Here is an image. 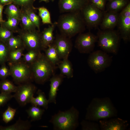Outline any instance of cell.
I'll use <instances>...</instances> for the list:
<instances>
[{
    "instance_id": "1",
    "label": "cell",
    "mask_w": 130,
    "mask_h": 130,
    "mask_svg": "<svg viewBox=\"0 0 130 130\" xmlns=\"http://www.w3.org/2000/svg\"><path fill=\"white\" fill-rule=\"evenodd\" d=\"M117 111L108 97L93 99L86 109L85 120L97 121L117 115Z\"/></svg>"
},
{
    "instance_id": "2",
    "label": "cell",
    "mask_w": 130,
    "mask_h": 130,
    "mask_svg": "<svg viewBox=\"0 0 130 130\" xmlns=\"http://www.w3.org/2000/svg\"><path fill=\"white\" fill-rule=\"evenodd\" d=\"M57 23L61 34L70 39L82 32L86 26L80 11L63 14L59 16Z\"/></svg>"
},
{
    "instance_id": "3",
    "label": "cell",
    "mask_w": 130,
    "mask_h": 130,
    "mask_svg": "<svg viewBox=\"0 0 130 130\" xmlns=\"http://www.w3.org/2000/svg\"><path fill=\"white\" fill-rule=\"evenodd\" d=\"M79 112L73 106L65 111L59 110L49 122L55 130H75L79 125Z\"/></svg>"
},
{
    "instance_id": "4",
    "label": "cell",
    "mask_w": 130,
    "mask_h": 130,
    "mask_svg": "<svg viewBox=\"0 0 130 130\" xmlns=\"http://www.w3.org/2000/svg\"><path fill=\"white\" fill-rule=\"evenodd\" d=\"M31 65L33 79L37 84H44L54 75L55 67L47 59L45 54L41 53Z\"/></svg>"
},
{
    "instance_id": "5",
    "label": "cell",
    "mask_w": 130,
    "mask_h": 130,
    "mask_svg": "<svg viewBox=\"0 0 130 130\" xmlns=\"http://www.w3.org/2000/svg\"><path fill=\"white\" fill-rule=\"evenodd\" d=\"M97 36L98 45L103 51L117 54L120 38L118 31L113 29L99 30Z\"/></svg>"
},
{
    "instance_id": "6",
    "label": "cell",
    "mask_w": 130,
    "mask_h": 130,
    "mask_svg": "<svg viewBox=\"0 0 130 130\" xmlns=\"http://www.w3.org/2000/svg\"><path fill=\"white\" fill-rule=\"evenodd\" d=\"M9 65L10 75L16 83L20 84L33 80L31 67L25 62H9Z\"/></svg>"
},
{
    "instance_id": "7",
    "label": "cell",
    "mask_w": 130,
    "mask_h": 130,
    "mask_svg": "<svg viewBox=\"0 0 130 130\" xmlns=\"http://www.w3.org/2000/svg\"><path fill=\"white\" fill-rule=\"evenodd\" d=\"M112 61V57L101 50L90 53L87 60L89 66L96 73L104 71L110 65Z\"/></svg>"
},
{
    "instance_id": "8",
    "label": "cell",
    "mask_w": 130,
    "mask_h": 130,
    "mask_svg": "<svg viewBox=\"0 0 130 130\" xmlns=\"http://www.w3.org/2000/svg\"><path fill=\"white\" fill-rule=\"evenodd\" d=\"M103 11L88 2L80 12L86 26L92 28L97 27L100 25L104 14Z\"/></svg>"
},
{
    "instance_id": "9",
    "label": "cell",
    "mask_w": 130,
    "mask_h": 130,
    "mask_svg": "<svg viewBox=\"0 0 130 130\" xmlns=\"http://www.w3.org/2000/svg\"><path fill=\"white\" fill-rule=\"evenodd\" d=\"M97 41V36L90 32H82L77 37L75 46L80 53H90L93 51Z\"/></svg>"
},
{
    "instance_id": "10",
    "label": "cell",
    "mask_w": 130,
    "mask_h": 130,
    "mask_svg": "<svg viewBox=\"0 0 130 130\" xmlns=\"http://www.w3.org/2000/svg\"><path fill=\"white\" fill-rule=\"evenodd\" d=\"M36 90V87L30 82L21 84L17 86V90L13 95L17 102L22 106L30 103Z\"/></svg>"
},
{
    "instance_id": "11",
    "label": "cell",
    "mask_w": 130,
    "mask_h": 130,
    "mask_svg": "<svg viewBox=\"0 0 130 130\" xmlns=\"http://www.w3.org/2000/svg\"><path fill=\"white\" fill-rule=\"evenodd\" d=\"M120 38L125 42L130 39V4L129 3L119 14L117 26Z\"/></svg>"
},
{
    "instance_id": "12",
    "label": "cell",
    "mask_w": 130,
    "mask_h": 130,
    "mask_svg": "<svg viewBox=\"0 0 130 130\" xmlns=\"http://www.w3.org/2000/svg\"><path fill=\"white\" fill-rule=\"evenodd\" d=\"M19 32L24 47L29 50L40 51L42 49L40 31L36 30L28 31L23 29Z\"/></svg>"
},
{
    "instance_id": "13",
    "label": "cell",
    "mask_w": 130,
    "mask_h": 130,
    "mask_svg": "<svg viewBox=\"0 0 130 130\" xmlns=\"http://www.w3.org/2000/svg\"><path fill=\"white\" fill-rule=\"evenodd\" d=\"M53 43L60 59L68 58L72 46L70 38L60 34L56 36Z\"/></svg>"
},
{
    "instance_id": "14",
    "label": "cell",
    "mask_w": 130,
    "mask_h": 130,
    "mask_svg": "<svg viewBox=\"0 0 130 130\" xmlns=\"http://www.w3.org/2000/svg\"><path fill=\"white\" fill-rule=\"evenodd\" d=\"M88 3L87 0H59L58 6L60 13L80 12Z\"/></svg>"
},
{
    "instance_id": "15",
    "label": "cell",
    "mask_w": 130,
    "mask_h": 130,
    "mask_svg": "<svg viewBox=\"0 0 130 130\" xmlns=\"http://www.w3.org/2000/svg\"><path fill=\"white\" fill-rule=\"evenodd\" d=\"M99 124L101 130H125L129 125L127 121L119 118L100 120Z\"/></svg>"
},
{
    "instance_id": "16",
    "label": "cell",
    "mask_w": 130,
    "mask_h": 130,
    "mask_svg": "<svg viewBox=\"0 0 130 130\" xmlns=\"http://www.w3.org/2000/svg\"><path fill=\"white\" fill-rule=\"evenodd\" d=\"M119 15L118 12H106L100 24L101 28L103 30L113 29L117 25Z\"/></svg>"
},
{
    "instance_id": "17",
    "label": "cell",
    "mask_w": 130,
    "mask_h": 130,
    "mask_svg": "<svg viewBox=\"0 0 130 130\" xmlns=\"http://www.w3.org/2000/svg\"><path fill=\"white\" fill-rule=\"evenodd\" d=\"M65 77L60 74L59 75H54L50 79V89L48 99L49 103L56 104V97L58 88L61 84Z\"/></svg>"
},
{
    "instance_id": "18",
    "label": "cell",
    "mask_w": 130,
    "mask_h": 130,
    "mask_svg": "<svg viewBox=\"0 0 130 130\" xmlns=\"http://www.w3.org/2000/svg\"><path fill=\"white\" fill-rule=\"evenodd\" d=\"M57 22L45 28L40 33L42 49H45L50 45L52 44L54 41L53 32L57 25Z\"/></svg>"
},
{
    "instance_id": "19",
    "label": "cell",
    "mask_w": 130,
    "mask_h": 130,
    "mask_svg": "<svg viewBox=\"0 0 130 130\" xmlns=\"http://www.w3.org/2000/svg\"><path fill=\"white\" fill-rule=\"evenodd\" d=\"M32 127L31 122L24 120L19 117L14 124L6 126H0V130H28Z\"/></svg>"
},
{
    "instance_id": "20",
    "label": "cell",
    "mask_w": 130,
    "mask_h": 130,
    "mask_svg": "<svg viewBox=\"0 0 130 130\" xmlns=\"http://www.w3.org/2000/svg\"><path fill=\"white\" fill-rule=\"evenodd\" d=\"M45 50V55L47 59L55 67L58 65L61 61L53 44L49 46Z\"/></svg>"
},
{
    "instance_id": "21",
    "label": "cell",
    "mask_w": 130,
    "mask_h": 130,
    "mask_svg": "<svg viewBox=\"0 0 130 130\" xmlns=\"http://www.w3.org/2000/svg\"><path fill=\"white\" fill-rule=\"evenodd\" d=\"M36 92L37 96L36 98L32 97L30 100V103L32 105L42 107L47 110L48 108L49 103L44 93L40 89H39Z\"/></svg>"
},
{
    "instance_id": "22",
    "label": "cell",
    "mask_w": 130,
    "mask_h": 130,
    "mask_svg": "<svg viewBox=\"0 0 130 130\" xmlns=\"http://www.w3.org/2000/svg\"><path fill=\"white\" fill-rule=\"evenodd\" d=\"M60 74L69 78L73 77L72 65L68 58L63 59L58 65Z\"/></svg>"
},
{
    "instance_id": "23",
    "label": "cell",
    "mask_w": 130,
    "mask_h": 130,
    "mask_svg": "<svg viewBox=\"0 0 130 130\" xmlns=\"http://www.w3.org/2000/svg\"><path fill=\"white\" fill-rule=\"evenodd\" d=\"M21 9L20 20L23 27V30L28 31L36 30V26L30 20L26 13L21 8Z\"/></svg>"
},
{
    "instance_id": "24",
    "label": "cell",
    "mask_w": 130,
    "mask_h": 130,
    "mask_svg": "<svg viewBox=\"0 0 130 130\" xmlns=\"http://www.w3.org/2000/svg\"><path fill=\"white\" fill-rule=\"evenodd\" d=\"M45 111L44 109H41L40 107L32 105L26 110V111L32 122L40 120Z\"/></svg>"
},
{
    "instance_id": "25",
    "label": "cell",
    "mask_w": 130,
    "mask_h": 130,
    "mask_svg": "<svg viewBox=\"0 0 130 130\" xmlns=\"http://www.w3.org/2000/svg\"><path fill=\"white\" fill-rule=\"evenodd\" d=\"M5 43L10 51L24 47L21 38L19 35L13 36Z\"/></svg>"
},
{
    "instance_id": "26",
    "label": "cell",
    "mask_w": 130,
    "mask_h": 130,
    "mask_svg": "<svg viewBox=\"0 0 130 130\" xmlns=\"http://www.w3.org/2000/svg\"><path fill=\"white\" fill-rule=\"evenodd\" d=\"M17 86L11 81L6 79L1 80L0 81V91L1 93L11 94L15 92Z\"/></svg>"
},
{
    "instance_id": "27",
    "label": "cell",
    "mask_w": 130,
    "mask_h": 130,
    "mask_svg": "<svg viewBox=\"0 0 130 130\" xmlns=\"http://www.w3.org/2000/svg\"><path fill=\"white\" fill-rule=\"evenodd\" d=\"M110 1L108 11L118 12L127 5V0H111Z\"/></svg>"
},
{
    "instance_id": "28",
    "label": "cell",
    "mask_w": 130,
    "mask_h": 130,
    "mask_svg": "<svg viewBox=\"0 0 130 130\" xmlns=\"http://www.w3.org/2000/svg\"><path fill=\"white\" fill-rule=\"evenodd\" d=\"M16 5L12 3L7 5L4 13L7 17H12L20 19L21 9Z\"/></svg>"
},
{
    "instance_id": "29",
    "label": "cell",
    "mask_w": 130,
    "mask_h": 130,
    "mask_svg": "<svg viewBox=\"0 0 130 130\" xmlns=\"http://www.w3.org/2000/svg\"><path fill=\"white\" fill-rule=\"evenodd\" d=\"M20 21V19L12 17H7V20L0 24L1 26L12 31L13 32L17 31V29Z\"/></svg>"
},
{
    "instance_id": "30",
    "label": "cell",
    "mask_w": 130,
    "mask_h": 130,
    "mask_svg": "<svg viewBox=\"0 0 130 130\" xmlns=\"http://www.w3.org/2000/svg\"><path fill=\"white\" fill-rule=\"evenodd\" d=\"M36 9L38 10L39 16L41 18L43 24L51 25L52 23L51 21L50 13L46 8L43 6Z\"/></svg>"
},
{
    "instance_id": "31",
    "label": "cell",
    "mask_w": 130,
    "mask_h": 130,
    "mask_svg": "<svg viewBox=\"0 0 130 130\" xmlns=\"http://www.w3.org/2000/svg\"><path fill=\"white\" fill-rule=\"evenodd\" d=\"M10 51L5 43L0 41V65L5 64L8 60Z\"/></svg>"
},
{
    "instance_id": "32",
    "label": "cell",
    "mask_w": 130,
    "mask_h": 130,
    "mask_svg": "<svg viewBox=\"0 0 130 130\" xmlns=\"http://www.w3.org/2000/svg\"><path fill=\"white\" fill-rule=\"evenodd\" d=\"M24 47L10 51L8 60L11 63L19 61L22 55Z\"/></svg>"
},
{
    "instance_id": "33",
    "label": "cell",
    "mask_w": 130,
    "mask_h": 130,
    "mask_svg": "<svg viewBox=\"0 0 130 130\" xmlns=\"http://www.w3.org/2000/svg\"><path fill=\"white\" fill-rule=\"evenodd\" d=\"M28 16L29 19L37 28L38 30L40 31V20L39 16L34 12V10L30 9L22 8Z\"/></svg>"
},
{
    "instance_id": "34",
    "label": "cell",
    "mask_w": 130,
    "mask_h": 130,
    "mask_svg": "<svg viewBox=\"0 0 130 130\" xmlns=\"http://www.w3.org/2000/svg\"><path fill=\"white\" fill-rule=\"evenodd\" d=\"M41 53L40 51L30 50L24 56L23 60L25 63H32L39 57Z\"/></svg>"
},
{
    "instance_id": "35",
    "label": "cell",
    "mask_w": 130,
    "mask_h": 130,
    "mask_svg": "<svg viewBox=\"0 0 130 130\" xmlns=\"http://www.w3.org/2000/svg\"><path fill=\"white\" fill-rule=\"evenodd\" d=\"M36 0H13V3L22 8L30 9L35 10L36 8L33 4Z\"/></svg>"
},
{
    "instance_id": "36",
    "label": "cell",
    "mask_w": 130,
    "mask_h": 130,
    "mask_svg": "<svg viewBox=\"0 0 130 130\" xmlns=\"http://www.w3.org/2000/svg\"><path fill=\"white\" fill-rule=\"evenodd\" d=\"M80 124L82 130H99V124L92 121L85 119L83 120Z\"/></svg>"
},
{
    "instance_id": "37",
    "label": "cell",
    "mask_w": 130,
    "mask_h": 130,
    "mask_svg": "<svg viewBox=\"0 0 130 130\" xmlns=\"http://www.w3.org/2000/svg\"><path fill=\"white\" fill-rule=\"evenodd\" d=\"M16 111V109H13L8 106L6 110L3 113V121L6 123H7L13 119Z\"/></svg>"
},
{
    "instance_id": "38",
    "label": "cell",
    "mask_w": 130,
    "mask_h": 130,
    "mask_svg": "<svg viewBox=\"0 0 130 130\" xmlns=\"http://www.w3.org/2000/svg\"><path fill=\"white\" fill-rule=\"evenodd\" d=\"M13 32L1 26H0V41L6 43L13 36Z\"/></svg>"
},
{
    "instance_id": "39",
    "label": "cell",
    "mask_w": 130,
    "mask_h": 130,
    "mask_svg": "<svg viewBox=\"0 0 130 130\" xmlns=\"http://www.w3.org/2000/svg\"><path fill=\"white\" fill-rule=\"evenodd\" d=\"M10 75V72L9 68L5 63L1 65L0 67V79L1 80L6 79Z\"/></svg>"
},
{
    "instance_id": "40",
    "label": "cell",
    "mask_w": 130,
    "mask_h": 130,
    "mask_svg": "<svg viewBox=\"0 0 130 130\" xmlns=\"http://www.w3.org/2000/svg\"><path fill=\"white\" fill-rule=\"evenodd\" d=\"M13 98L11 94L1 93H0V107L3 105Z\"/></svg>"
},
{
    "instance_id": "41",
    "label": "cell",
    "mask_w": 130,
    "mask_h": 130,
    "mask_svg": "<svg viewBox=\"0 0 130 130\" xmlns=\"http://www.w3.org/2000/svg\"><path fill=\"white\" fill-rule=\"evenodd\" d=\"M106 0H89L90 3L103 11L104 9Z\"/></svg>"
},
{
    "instance_id": "42",
    "label": "cell",
    "mask_w": 130,
    "mask_h": 130,
    "mask_svg": "<svg viewBox=\"0 0 130 130\" xmlns=\"http://www.w3.org/2000/svg\"><path fill=\"white\" fill-rule=\"evenodd\" d=\"M12 3L13 0H0V4L5 6Z\"/></svg>"
},
{
    "instance_id": "43",
    "label": "cell",
    "mask_w": 130,
    "mask_h": 130,
    "mask_svg": "<svg viewBox=\"0 0 130 130\" xmlns=\"http://www.w3.org/2000/svg\"><path fill=\"white\" fill-rule=\"evenodd\" d=\"M4 5H2L0 4V24H1L3 22L4 20L3 19L2 12L4 8Z\"/></svg>"
},
{
    "instance_id": "44",
    "label": "cell",
    "mask_w": 130,
    "mask_h": 130,
    "mask_svg": "<svg viewBox=\"0 0 130 130\" xmlns=\"http://www.w3.org/2000/svg\"><path fill=\"white\" fill-rule=\"evenodd\" d=\"M49 0H40L39 2H41L42 1H44L46 2H49Z\"/></svg>"
},
{
    "instance_id": "45",
    "label": "cell",
    "mask_w": 130,
    "mask_h": 130,
    "mask_svg": "<svg viewBox=\"0 0 130 130\" xmlns=\"http://www.w3.org/2000/svg\"><path fill=\"white\" fill-rule=\"evenodd\" d=\"M52 0V1H53L54 0Z\"/></svg>"
},
{
    "instance_id": "46",
    "label": "cell",
    "mask_w": 130,
    "mask_h": 130,
    "mask_svg": "<svg viewBox=\"0 0 130 130\" xmlns=\"http://www.w3.org/2000/svg\"><path fill=\"white\" fill-rule=\"evenodd\" d=\"M108 0V1H111V0Z\"/></svg>"
}]
</instances>
